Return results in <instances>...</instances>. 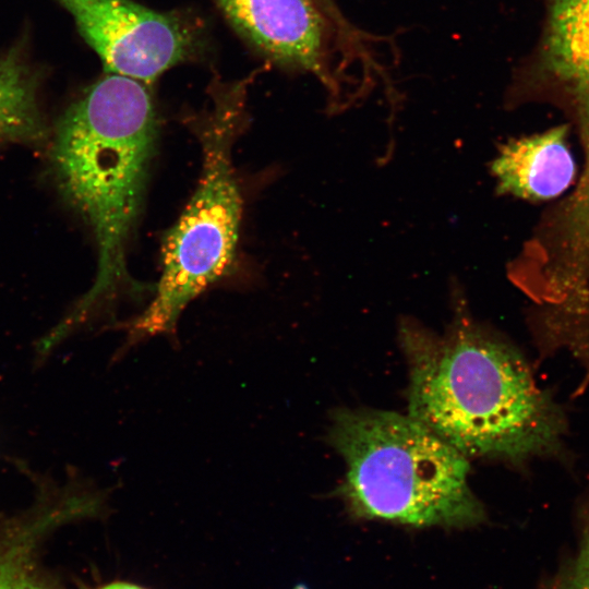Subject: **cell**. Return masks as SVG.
Wrapping results in <instances>:
<instances>
[{
    "label": "cell",
    "mask_w": 589,
    "mask_h": 589,
    "mask_svg": "<svg viewBox=\"0 0 589 589\" xmlns=\"http://www.w3.org/2000/svg\"><path fill=\"white\" fill-rule=\"evenodd\" d=\"M231 26L273 62L314 75L333 94L328 67L334 25L316 0H215Z\"/></svg>",
    "instance_id": "8992f818"
},
{
    "label": "cell",
    "mask_w": 589,
    "mask_h": 589,
    "mask_svg": "<svg viewBox=\"0 0 589 589\" xmlns=\"http://www.w3.org/2000/svg\"><path fill=\"white\" fill-rule=\"evenodd\" d=\"M57 1L73 16L108 73L148 84L197 50V34L175 14L130 0Z\"/></svg>",
    "instance_id": "5b68a950"
},
{
    "label": "cell",
    "mask_w": 589,
    "mask_h": 589,
    "mask_svg": "<svg viewBox=\"0 0 589 589\" xmlns=\"http://www.w3.org/2000/svg\"><path fill=\"white\" fill-rule=\"evenodd\" d=\"M320 1H322V0H320Z\"/></svg>",
    "instance_id": "4fadbf2b"
},
{
    "label": "cell",
    "mask_w": 589,
    "mask_h": 589,
    "mask_svg": "<svg viewBox=\"0 0 589 589\" xmlns=\"http://www.w3.org/2000/svg\"><path fill=\"white\" fill-rule=\"evenodd\" d=\"M242 98L238 87L218 92L212 108L193 122L202 148L200 180L165 237L155 296L132 323L129 344L173 334L185 306L219 280L235 261L242 197L232 147L245 123Z\"/></svg>",
    "instance_id": "277c9868"
},
{
    "label": "cell",
    "mask_w": 589,
    "mask_h": 589,
    "mask_svg": "<svg viewBox=\"0 0 589 589\" xmlns=\"http://www.w3.org/2000/svg\"><path fill=\"white\" fill-rule=\"evenodd\" d=\"M39 492L25 513L0 515V589H62L43 565V541L60 525L96 516L104 507V492L71 484Z\"/></svg>",
    "instance_id": "52a82bcc"
},
{
    "label": "cell",
    "mask_w": 589,
    "mask_h": 589,
    "mask_svg": "<svg viewBox=\"0 0 589 589\" xmlns=\"http://www.w3.org/2000/svg\"><path fill=\"white\" fill-rule=\"evenodd\" d=\"M548 23L538 59L549 75L589 108V0H548Z\"/></svg>",
    "instance_id": "9c48e42d"
},
{
    "label": "cell",
    "mask_w": 589,
    "mask_h": 589,
    "mask_svg": "<svg viewBox=\"0 0 589 589\" xmlns=\"http://www.w3.org/2000/svg\"><path fill=\"white\" fill-rule=\"evenodd\" d=\"M99 589H144V588L136 586L134 584L117 581V582L105 585L100 587Z\"/></svg>",
    "instance_id": "7c38bea8"
},
{
    "label": "cell",
    "mask_w": 589,
    "mask_h": 589,
    "mask_svg": "<svg viewBox=\"0 0 589 589\" xmlns=\"http://www.w3.org/2000/svg\"><path fill=\"white\" fill-rule=\"evenodd\" d=\"M557 589H589V495L579 513V539L575 557Z\"/></svg>",
    "instance_id": "8fae6325"
},
{
    "label": "cell",
    "mask_w": 589,
    "mask_h": 589,
    "mask_svg": "<svg viewBox=\"0 0 589 589\" xmlns=\"http://www.w3.org/2000/svg\"><path fill=\"white\" fill-rule=\"evenodd\" d=\"M157 116L146 84L108 73L73 101L55 129L49 160L63 200L91 228L97 272L75 316L133 284L127 245L155 151Z\"/></svg>",
    "instance_id": "7a4b0ae2"
},
{
    "label": "cell",
    "mask_w": 589,
    "mask_h": 589,
    "mask_svg": "<svg viewBox=\"0 0 589 589\" xmlns=\"http://www.w3.org/2000/svg\"><path fill=\"white\" fill-rule=\"evenodd\" d=\"M446 332L399 323L409 370V416L469 457L515 466L566 457L565 414L541 389L522 353L476 322L461 298Z\"/></svg>",
    "instance_id": "6da1fadb"
},
{
    "label": "cell",
    "mask_w": 589,
    "mask_h": 589,
    "mask_svg": "<svg viewBox=\"0 0 589 589\" xmlns=\"http://www.w3.org/2000/svg\"><path fill=\"white\" fill-rule=\"evenodd\" d=\"M326 441L344 458L337 492L358 518L446 528L485 519L468 458L409 414L341 408Z\"/></svg>",
    "instance_id": "3957f363"
},
{
    "label": "cell",
    "mask_w": 589,
    "mask_h": 589,
    "mask_svg": "<svg viewBox=\"0 0 589 589\" xmlns=\"http://www.w3.org/2000/svg\"><path fill=\"white\" fill-rule=\"evenodd\" d=\"M47 136L35 80L16 52L0 59V146L37 143Z\"/></svg>",
    "instance_id": "30bf717a"
},
{
    "label": "cell",
    "mask_w": 589,
    "mask_h": 589,
    "mask_svg": "<svg viewBox=\"0 0 589 589\" xmlns=\"http://www.w3.org/2000/svg\"><path fill=\"white\" fill-rule=\"evenodd\" d=\"M566 124L509 140L491 164L497 192L530 202L554 200L575 183L578 166Z\"/></svg>",
    "instance_id": "ba28073f"
}]
</instances>
